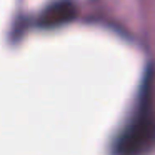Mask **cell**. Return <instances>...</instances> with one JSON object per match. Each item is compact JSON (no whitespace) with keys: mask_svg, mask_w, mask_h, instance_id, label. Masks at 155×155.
I'll return each mask as SVG.
<instances>
[{"mask_svg":"<svg viewBox=\"0 0 155 155\" xmlns=\"http://www.w3.org/2000/svg\"><path fill=\"white\" fill-rule=\"evenodd\" d=\"M153 100V70L147 68L142 80L135 114L118 134L112 153L114 155H148L155 148V117L152 115Z\"/></svg>","mask_w":155,"mask_h":155,"instance_id":"1","label":"cell"},{"mask_svg":"<svg viewBox=\"0 0 155 155\" xmlns=\"http://www.w3.org/2000/svg\"><path fill=\"white\" fill-rule=\"evenodd\" d=\"M75 17V7L68 0H62L57 4L50 5L42 15V25L44 27H57L70 22Z\"/></svg>","mask_w":155,"mask_h":155,"instance_id":"2","label":"cell"}]
</instances>
